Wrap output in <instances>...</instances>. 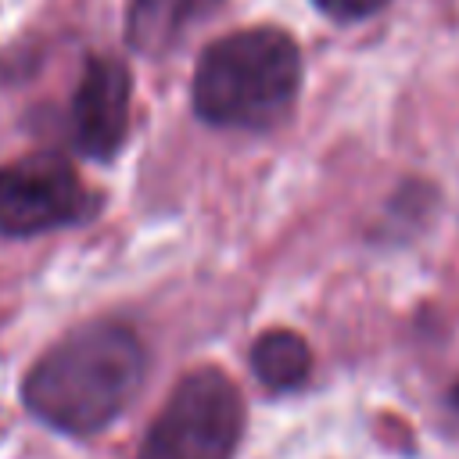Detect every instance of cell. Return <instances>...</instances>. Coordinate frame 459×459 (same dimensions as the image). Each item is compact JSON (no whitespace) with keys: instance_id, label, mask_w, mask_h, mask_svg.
I'll return each mask as SVG.
<instances>
[{"instance_id":"1","label":"cell","mask_w":459,"mask_h":459,"mask_svg":"<svg viewBox=\"0 0 459 459\" xmlns=\"http://www.w3.org/2000/svg\"><path fill=\"white\" fill-rule=\"evenodd\" d=\"M143 369L147 355L129 326L86 323L43 351L22 384V398L47 427L86 437L122 416Z\"/></svg>"},{"instance_id":"2","label":"cell","mask_w":459,"mask_h":459,"mask_svg":"<svg viewBox=\"0 0 459 459\" xmlns=\"http://www.w3.org/2000/svg\"><path fill=\"white\" fill-rule=\"evenodd\" d=\"M301 86L298 43L273 25L215 39L194 72V111L226 129L276 126Z\"/></svg>"},{"instance_id":"3","label":"cell","mask_w":459,"mask_h":459,"mask_svg":"<svg viewBox=\"0 0 459 459\" xmlns=\"http://www.w3.org/2000/svg\"><path fill=\"white\" fill-rule=\"evenodd\" d=\"M244 434V398L215 369H190L147 427L136 459H233Z\"/></svg>"},{"instance_id":"4","label":"cell","mask_w":459,"mask_h":459,"mask_svg":"<svg viewBox=\"0 0 459 459\" xmlns=\"http://www.w3.org/2000/svg\"><path fill=\"white\" fill-rule=\"evenodd\" d=\"M93 197L61 158L36 154L0 169V237H36L90 219Z\"/></svg>"},{"instance_id":"5","label":"cell","mask_w":459,"mask_h":459,"mask_svg":"<svg viewBox=\"0 0 459 459\" xmlns=\"http://www.w3.org/2000/svg\"><path fill=\"white\" fill-rule=\"evenodd\" d=\"M133 82L122 61L90 57L72 97V140L93 161H111L129 133Z\"/></svg>"},{"instance_id":"6","label":"cell","mask_w":459,"mask_h":459,"mask_svg":"<svg viewBox=\"0 0 459 459\" xmlns=\"http://www.w3.org/2000/svg\"><path fill=\"white\" fill-rule=\"evenodd\" d=\"M222 0H129V43L147 54L176 47Z\"/></svg>"},{"instance_id":"7","label":"cell","mask_w":459,"mask_h":459,"mask_svg":"<svg viewBox=\"0 0 459 459\" xmlns=\"http://www.w3.org/2000/svg\"><path fill=\"white\" fill-rule=\"evenodd\" d=\"M251 369L265 387L290 391L308 380L312 351H308L305 337H298L294 330H269L251 348Z\"/></svg>"},{"instance_id":"8","label":"cell","mask_w":459,"mask_h":459,"mask_svg":"<svg viewBox=\"0 0 459 459\" xmlns=\"http://www.w3.org/2000/svg\"><path fill=\"white\" fill-rule=\"evenodd\" d=\"M326 18L333 22H359V18H369L377 14L387 0H312Z\"/></svg>"},{"instance_id":"9","label":"cell","mask_w":459,"mask_h":459,"mask_svg":"<svg viewBox=\"0 0 459 459\" xmlns=\"http://www.w3.org/2000/svg\"><path fill=\"white\" fill-rule=\"evenodd\" d=\"M452 405H455V412H459V384L452 387Z\"/></svg>"}]
</instances>
